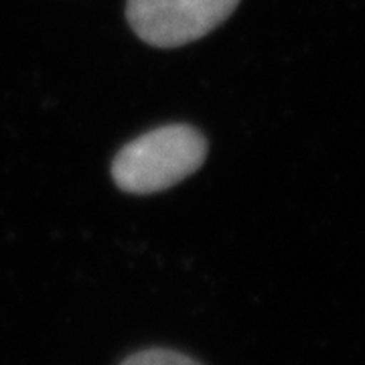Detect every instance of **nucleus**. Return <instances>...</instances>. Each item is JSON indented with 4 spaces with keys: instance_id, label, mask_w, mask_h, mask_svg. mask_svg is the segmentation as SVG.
I'll return each instance as SVG.
<instances>
[{
    "instance_id": "f257e3e1",
    "label": "nucleus",
    "mask_w": 365,
    "mask_h": 365,
    "mask_svg": "<svg viewBox=\"0 0 365 365\" xmlns=\"http://www.w3.org/2000/svg\"><path fill=\"white\" fill-rule=\"evenodd\" d=\"M207 138L189 124H167L124 144L112 160V179L130 195H153L203 167Z\"/></svg>"
},
{
    "instance_id": "f03ea898",
    "label": "nucleus",
    "mask_w": 365,
    "mask_h": 365,
    "mask_svg": "<svg viewBox=\"0 0 365 365\" xmlns=\"http://www.w3.org/2000/svg\"><path fill=\"white\" fill-rule=\"evenodd\" d=\"M240 0H126L132 33L150 47L177 49L223 25Z\"/></svg>"
},
{
    "instance_id": "7ed1b4c3",
    "label": "nucleus",
    "mask_w": 365,
    "mask_h": 365,
    "mask_svg": "<svg viewBox=\"0 0 365 365\" xmlns=\"http://www.w3.org/2000/svg\"><path fill=\"white\" fill-rule=\"evenodd\" d=\"M122 365H201L195 359L187 357L179 351L173 349H144L130 355L124 359Z\"/></svg>"
}]
</instances>
